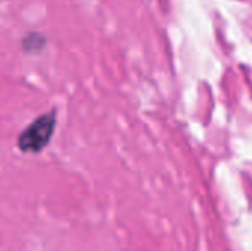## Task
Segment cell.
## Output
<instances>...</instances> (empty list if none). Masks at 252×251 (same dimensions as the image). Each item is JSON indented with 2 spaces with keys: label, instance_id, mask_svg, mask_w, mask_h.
Listing matches in <instances>:
<instances>
[{
  "label": "cell",
  "instance_id": "1",
  "mask_svg": "<svg viewBox=\"0 0 252 251\" xmlns=\"http://www.w3.org/2000/svg\"><path fill=\"white\" fill-rule=\"evenodd\" d=\"M58 120L56 111H47L34 118L18 136V148L25 154L41 152L52 141L55 135Z\"/></svg>",
  "mask_w": 252,
  "mask_h": 251
},
{
  "label": "cell",
  "instance_id": "2",
  "mask_svg": "<svg viewBox=\"0 0 252 251\" xmlns=\"http://www.w3.org/2000/svg\"><path fill=\"white\" fill-rule=\"evenodd\" d=\"M44 44H46L44 36L40 33H35V31L25 34L22 38V47L28 53H35V52L41 50L44 47Z\"/></svg>",
  "mask_w": 252,
  "mask_h": 251
}]
</instances>
